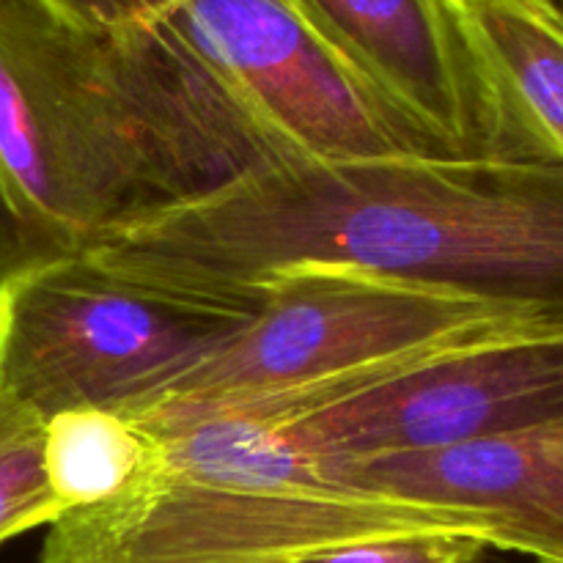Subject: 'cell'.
I'll return each mask as SVG.
<instances>
[{"mask_svg": "<svg viewBox=\"0 0 563 563\" xmlns=\"http://www.w3.org/2000/svg\"><path fill=\"white\" fill-rule=\"evenodd\" d=\"M421 531L482 537L467 515L333 482L157 471L130 495L47 528L38 563H297Z\"/></svg>", "mask_w": 563, "mask_h": 563, "instance_id": "cell-5", "label": "cell"}, {"mask_svg": "<svg viewBox=\"0 0 563 563\" xmlns=\"http://www.w3.org/2000/svg\"><path fill=\"white\" fill-rule=\"evenodd\" d=\"M157 462V440L119 410L80 407L44 421V476L64 515L135 493Z\"/></svg>", "mask_w": 563, "mask_h": 563, "instance_id": "cell-11", "label": "cell"}, {"mask_svg": "<svg viewBox=\"0 0 563 563\" xmlns=\"http://www.w3.org/2000/svg\"><path fill=\"white\" fill-rule=\"evenodd\" d=\"M60 515L44 476V421L0 388V544Z\"/></svg>", "mask_w": 563, "mask_h": 563, "instance_id": "cell-12", "label": "cell"}, {"mask_svg": "<svg viewBox=\"0 0 563 563\" xmlns=\"http://www.w3.org/2000/svg\"><path fill=\"white\" fill-rule=\"evenodd\" d=\"M88 256L203 295L302 264L443 289L563 333V165L278 157Z\"/></svg>", "mask_w": 563, "mask_h": 563, "instance_id": "cell-1", "label": "cell"}, {"mask_svg": "<svg viewBox=\"0 0 563 563\" xmlns=\"http://www.w3.org/2000/svg\"><path fill=\"white\" fill-rule=\"evenodd\" d=\"M42 9L82 31H119L168 16L181 0H36Z\"/></svg>", "mask_w": 563, "mask_h": 563, "instance_id": "cell-14", "label": "cell"}, {"mask_svg": "<svg viewBox=\"0 0 563 563\" xmlns=\"http://www.w3.org/2000/svg\"><path fill=\"white\" fill-rule=\"evenodd\" d=\"M462 159L555 163L517 113L460 0H289Z\"/></svg>", "mask_w": 563, "mask_h": 563, "instance_id": "cell-8", "label": "cell"}, {"mask_svg": "<svg viewBox=\"0 0 563 563\" xmlns=\"http://www.w3.org/2000/svg\"><path fill=\"white\" fill-rule=\"evenodd\" d=\"M487 542L460 531H421L366 539L297 563H476Z\"/></svg>", "mask_w": 563, "mask_h": 563, "instance_id": "cell-13", "label": "cell"}, {"mask_svg": "<svg viewBox=\"0 0 563 563\" xmlns=\"http://www.w3.org/2000/svg\"><path fill=\"white\" fill-rule=\"evenodd\" d=\"M165 20L284 157L462 159L289 0H181Z\"/></svg>", "mask_w": 563, "mask_h": 563, "instance_id": "cell-6", "label": "cell"}, {"mask_svg": "<svg viewBox=\"0 0 563 563\" xmlns=\"http://www.w3.org/2000/svg\"><path fill=\"white\" fill-rule=\"evenodd\" d=\"M319 465L357 493L467 515L487 548L563 563V418L460 449Z\"/></svg>", "mask_w": 563, "mask_h": 563, "instance_id": "cell-9", "label": "cell"}, {"mask_svg": "<svg viewBox=\"0 0 563 563\" xmlns=\"http://www.w3.org/2000/svg\"><path fill=\"white\" fill-rule=\"evenodd\" d=\"M262 308L225 346L124 416H185L363 377L465 341L561 333L443 289L302 264L258 286Z\"/></svg>", "mask_w": 563, "mask_h": 563, "instance_id": "cell-4", "label": "cell"}, {"mask_svg": "<svg viewBox=\"0 0 563 563\" xmlns=\"http://www.w3.org/2000/svg\"><path fill=\"white\" fill-rule=\"evenodd\" d=\"M561 3H563V0H561Z\"/></svg>", "mask_w": 563, "mask_h": 563, "instance_id": "cell-15", "label": "cell"}, {"mask_svg": "<svg viewBox=\"0 0 563 563\" xmlns=\"http://www.w3.org/2000/svg\"><path fill=\"white\" fill-rule=\"evenodd\" d=\"M258 295H203L55 258L0 280V388L42 421L80 407L130 412L229 344Z\"/></svg>", "mask_w": 563, "mask_h": 563, "instance_id": "cell-3", "label": "cell"}, {"mask_svg": "<svg viewBox=\"0 0 563 563\" xmlns=\"http://www.w3.org/2000/svg\"><path fill=\"white\" fill-rule=\"evenodd\" d=\"M559 418L563 333H520L416 355L357 394L275 427L317 460L363 462L460 449Z\"/></svg>", "mask_w": 563, "mask_h": 563, "instance_id": "cell-7", "label": "cell"}, {"mask_svg": "<svg viewBox=\"0 0 563 563\" xmlns=\"http://www.w3.org/2000/svg\"><path fill=\"white\" fill-rule=\"evenodd\" d=\"M278 157L165 16L82 31L0 0V280Z\"/></svg>", "mask_w": 563, "mask_h": 563, "instance_id": "cell-2", "label": "cell"}, {"mask_svg": "<svg viewBox=\"0 0 563 563\" xmlns=\"http://www.w3.org/2000/svg\"><path fill=\"white\" fill-rule=\"evenodd\" d=\"M500 88L563 165V3L460 0Z\"/></svg>", "mask_w": 563, "mask_h": 563, "instance_id": "cell-10", "label": "cell"}]
</instances>
